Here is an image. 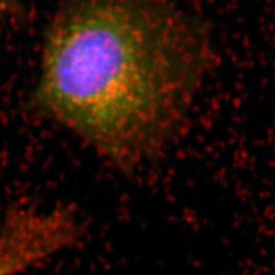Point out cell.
<instances>
[{
  "mask_svg": "<svg viewBox=\"0 0 275 275\" xmlns=\"http://www.w3.org/2000/svg\"><path fill=\"white\" fill-rule=\"evenodd\" d=\"M216 62L205 27L167 0H70L46 30L31 103L133 174L181 135Z\"/></svg>",
  "mask_w": 275,
  "mask_h": 275,
  "instance_id": "1",
  "label": "cell"
},
{
  "mask_svg": "<svg viewBox=\"0 0 275 275\" xmlns=\"http://www.w3.org/2000/svg\"><path fill=\"white\" fill-rule=\"evenodd\" d=\"M8 8H9V0H0V20H3L8 13Z\"/></svg>",
  "mask_w": 275,
  "mask_h": 275,
  "instance_id": "2",
  "label": "cell"
}]
</instances>
